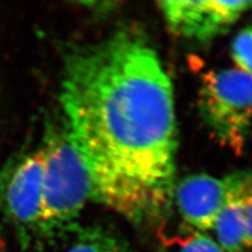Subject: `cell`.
Wrapping results in <instances>:
<instances>
[{
	"mask_svg": "<svg viewBox=\"0 0 252 252\" xmlns=\"http://www.w3.org/2000/svg\"><path fill=\"white\" fill-rule=\"evenodd\" d=\"M60 100L92 198L135 223L160 218L175 183V99L143 36L119 31L70 51Z\"/></svg>",
	"mask_w": 252,
	"mask_h": 252,
	"instance_id": "cell-1",
	"label": "cell"
},
{
	"mask_svg": "<svg viewBox=\"0 0 252 252\" xmlns=\"http://www.w3.org/2000/svg\"><path fill=\"white\" fill-rule=\"evenodd\" d=\"M42 235L68 230L92 198L89 172L64 131L55 132L41 149Z\"/></svg>",
	"mask_w": 252,
	"mask_h": 252,
	"instance_id": "cell-2",
	"label": "cell"
},
{
	"mask_svg": "<svg viewBox=\"0 0 252 252\" xmlns=\"http://www.w3.org/2000/svg\"><path fill=\"white\" fill-rule=\"evenodd\" d=\"M202 119L219 143L239 155L252 120V77L240 69L209 70L199 91Z\"/></svg>",
	"mask_w": 252,
	"mask_h": 252,
	"instance_id": "cell-3",
	"label": "cell"
},
{
	"mask_svg": "<svg viewBox=\"0 0 252 252\" xmlns=\"http://www.w3.org/2000/svg\"><path fill=\"white\" fill-rule=\"evenodd\" d=\"M42 151L31 154L11 173L2 193L5 217L26 248L42 235Z\"/></svg>",
	"mask_w": 252,
	"mask_h": 252,
	"instance_id": "cell-4",
	"label": "cell"
},
{
	"mask_svg": "<svg viewBox=\"0 0 252 252\" xmlns=\"http://www.w3.org/2000/svg\"><path fill=\"white\" fill-rule=\"evenodd\" d=\"M160 10L173 34L188 40L206 42L223 34L252 1H161Z\"/></svg>",
	"mask_w": 252,
	"mask_h": 252,
	"instance_id": "cell-5",
	"label": "cell"
},
{
	"mask_svg": "<svg viewBox=\"0 0 252 252\" xmlns=\"http://www.w3.org/2000/svg\"><path fill=\"white\" fill-rule=\"evenodd\" d=\"M179 210L186 222L198 230L214 229L227 198L226 180L208 175L184 178L176 188Z\"/></svg>",
	"mask_w": 252,
	"mask_h": 252,
	"instance_id": "cell-6",
	"label": "cell"
},
{
	"mask_svg": "<svg viewBox=\"0 0 252 252\" xmlns=\"http://www.w3.org/2000/svg\"><path fill=\"white\" fill-rule=\"evenodd\" d=\"M225 180L227 182V198L214 226L218 239L217 243L224 252H243L247 248L245 228L234 188L229 177L225 178Z\"/></svg>",
	"mask_w": 252,
	"mask_h": 252,
	"instance_id": "cell-7",
	"label": "cell"
},
{
	"mask_svg": "<svg viewBox=\"0 0 252 252\" xmlns=\"http://www.w3.org/2000/svg\"><path fill=\"white\" fill-rule=\"evenodd\" d=\"M64 252H132L119 236L101 227L79 231Z\"/></svg>",
	"mask_w": 252,
	"mask_h": 252,
	"instance_id": "cell-8",
	"label": "cell"
},
{
	"mask_svg": "<svg viewBox=\"0 0 252 252\" xmlns=\"http://www.w3.org/2000/svg\"><path fill=\"white\" fill-rule=\"evenodd\" d=\"M230 182L238 198L239 208L245 228L246 247H252V175L235 173L229 176Z\"/></svg>",
	"mask_w": 252,
	"mask_h": 252,
	"instance_id": "cell-9",
	"label": "cell"
},
{
	"mask_svg": "<svg viewBox=\"0 0 252 252\" xmlns=\"http://www.w3.org/2000/svg\"><path fill=\"white\" fill-rule=\"evenodd\" d=\"M231 53L240 70L252 77V26L243 29L235 36Z\"/></svg>",
	"mask_w": 252,
	"mask_h": 252,
	"instance_id": "cell-10",
	"label": "cell"
},
{
	"mask_svg": "<svg viewBox=\"0 0 252 252\" xmlns=\"http://www.w3.org/2000/svg\"><path fill=\"white\" fill-rule=\"evenodd\" d=\"M179 252H224L219 244L206 234L196 232L188 238Z\"/></svg>",
	"mask_w": 252,
	"mask_h": 252,
	"instance_id": "cell-11",
	"label": "cell"
},
{
	"mask_svg": "<svg viewBox=\"0 0 252 252\" xmlns=\"http://www.w3.org/2000/svg\"><path fill=\"white\" fill-rule=\"evenodd\" d=\"M0 252H6V246L1 234H0Z\"/></svg>",
	"mask_w": 252,
	"mask_h": 252,
	"instance_id": "cell-12",
	"label": "cell"
}]
</instances>
